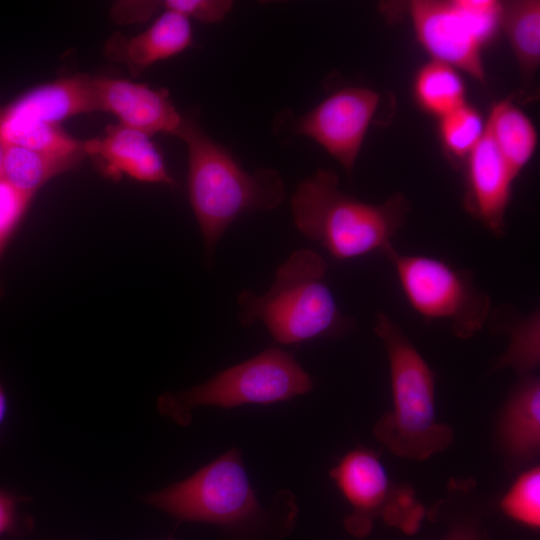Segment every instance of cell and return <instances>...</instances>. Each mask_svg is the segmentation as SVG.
<instances>
[{"label":"cell","mask_w":540,"mask_h":540,"mask_svg":"<svg viewBox=\"0 0 540 540\" xmlns=\"http://www.w3.org/2000/svg\"><path fill=\"white\" fill-rule=\"evenodd\" d=\"M175 136L187 146L188 197L208 256L240 215L273 210L282 203L285 185L278 171L269 167L245 171L196 119L183 116Z\"/></svg>","instance_id":"obj_1"},{"label":"cell","mask_w":540,"mask_h":540,"mask_svg":"<svg viewBox=\"0 0 540 540\" xmlns=\"http://www.w3.org/2000/svg\"><path fill=\"white\" fill-rule=\"evenodd\" d=\"M143 500L179 521L212 524L239 540L284 536L296 515L278 516L295 508L292 501L275 510L260 505L236 448Z\"/></svg>","instance_id":"obj_2"},{"label":"cell","mask_w":540,"mask_h":540,"mask_svg":"<svg viewBox=\"0 0 540 540\" xmlns=\"http://www.w3.org/2000/svg\"><path fill=\"white\" fill-rule=\"evenodd\" d=\"M331 169H318L300 181L291 198L297 229L339 260L383 252L410 210L408 198L396 193L381 204L342 192Z\"/></svg>","instance_id":"obj_3"},{"label":"cell","mask_w":540,"mask_h":540,"mask_svg":"<svg viewBox=\"0 0 540 540\" xmlns=\"http://www.w3.org/2000/svg\"><path fill=\"white\" fill-rule=\"evenodd\" d=\"M325 259L312 249L294 251L276 270L270 289L238 296L243 326L262 322L275 342L289 345L342 333L352 326L328 287Z\"/></svg>","instance_id":"obj_4"},{"label":"cell","mask_w":540,"mask_h":540,"mask_svg":"<svg viewBox=\"0 0 540 540\" xmlns=\"http://www.w3.org/2000/svg\"><path fill=\"white\" fill-rule=\"evenodd\" d=\"M375 333L389 361L393 409L374 426L378 441L395 455L424 460L448 448L452 428L435 419L433 374L402 329L385 313L375 318Z\"/></svg>","instance_id":"obj_5"},{"label":"cell","mask_w":540,"mask_h":540,"mask_svg":"<svg viewBox=\"0 0 540 540\" xmlns=\"http://www.w3.org/2000/svg\"><path fill=\"white\" fill-rule=\"evenodd\" d=\"M312 387L311 376L292 352L270 347L200 385L164 393L157 405L162 415L184 426L191 422V412L196 407L271 404L303 395Z\"/></svg>","instance_id":"obj_6"},{"label":"cell","mask_w":540,"mask_h":540,"mask_svg":"<svg viewBox=\"0 0 540 540\" xmlns=\"http://www.w3.org/2000/svg\"><path fill=\"white\" fill-rule=\"evenodd\" d=\"M92 111H96L92 76L78 74L39 85L0 108V143L78 155L82 142L65 132L60 123Z\"/></svg>","instance_id":"obj_7"},{"label":"cell","mask_w":540,"mask_h":540,"mask_svg":"<svg viewBox=\"0 0 540 540\" xmlns=\"http://www.w3.org/2000/svg\"><path fill=\"white\" fill-rule=\"evenodd\" d=\"M383 253L394 265L409 304L420 315L448 321L453 333L463 339L487 324L490 298L465 271L433 257L399 254L392 245Z\"/></svg>","instance_id":"obj_8"},{"label":"cell","mask_w":540,"mask_h":540,"mask_svg":"<svg viewBox=\"0 0 540 540\" xmlns=\"http://www.w3.org/2000/svg\"><path fill=\"white\" fill-rule=\"evenodd\" d=\"M501 2L414 0L409 15L416 38L432 60L485 82L484 45L499 27Z\"/></svg>","instance_id":"obj_9"},{"label":"cell","mask_w":540,"mask_h":540,"mask_svg":"<svg viewBox=\"0 0 540 540\" xmlns=\"http://www.w3.org/2000/svg\"><path fill=\"white\" fill-rule=\"evenodd\" d=\"M379 94L363 87H344L294 121L293 133L311 138L351 175Z\"/></svg>","instance_id":"obj_10"},{"label":"cell","mask_w":540,"mask_h":540,"mask_svg":"<svg viewBox=\"0 0 540 540\" xmlns=\"http://www.w3.org/2000/svg\"><path fill=\"white\" fill-rule=\"evenodd\" d=\"M96 111L115 115L119 124L149 136L175 135L183 116L173 105L166 89H154L128 79L92 76Z\"/></svg>","instance_id":"obj_11"},{"label":"cell","mask_w":540,"mask_h":540,"mask_svg":"<svg viewBox=\"0 0 540 540\" xmlns=\"http://www.w3.org/2000/svg\"><path fill=\"white\" fill-rule=\"evenodd\" d=\"M150 137L120 124L109 125L101 137L83 141V151L106 177L118 180L125 175L139 182L173 187L176 181Z\"/></svg>","instance_id":"obj_12"},{"label":"cell","mask_w":540,"mask_h":540,"mask_svg":"<svg viewBox=\"0 0 540 540\" xmlns=\"http://www.w3.org/2000/svg\"><path fill=\"white\" fill-rule=\"evenodd\" d=\"M466 160V208L493 234L502 235L516 176L500 154L486 127Z\"/></svg>","instance_id":"obj_13"},{"label":"cell","mask_w":540,"mask_h":540,"mask_svg":"<svg viewBox=\"0 0 540 540\" xmlns=\"http://www.w3.org/2000/svg\"><path fill=\"white\" fill-rule=\"evenodd\" d=\"M330 476L352 506L353 512L344 521L346 529L357 537L367 535L394 490L384 466L372 452L355 449L331 469Z\"/></svg>","instance_id":"obj_14"},{"label":"cell","mask_w":540,"mask_h":540,"mask_svg":"<svg viewBox=\"0 0 540 540\" xmlns=\"http://www.w3.org/2000/svg\"><path fill=\"white\" fill-rule=\"evenodd\" d=\"M161 12L147 29L135 36L113 34L104 46L107 58L124 64L132 75L137 76L156 62L174 57L192 46L190 19L174 11Z\"/></svg>","instance_id":"obj_15"},{"label":"cell","mask_w":540,"mask_h":540,"mask_svg":"<svg viewBox=\"0 0 540 540\" xmlns=\"http://www.w3.org/2000/svg\"><path fill=\"white\" fill-rule=\"evenodd\" d=\"M498 436L506 454L528 460L540 448V383L525 378L513 391L500 417Z\"/></svg>","instance_id":"obj_16"},{"label":"cell","mask_w":540,"mask_h":540,"mask_svg":"<svg viewBox=\"0 0 540 540\" xmlns=\"http://www.w3.org/2000/svg\"><path fill=\"white\" fill-rule=\"evenodd\" d=\"M1 178L21 192L34 197L36 192L56 176L75 168L83 159L0 143Z\"/></svg>","instance_id":"obj_17"},{"label":"cell","mask_w":540,"mask_h":540,"mask_svg":"<svg viewBox=\"0 0 540 540\" xmlns=\"http://www.w3.org/2000/svg\"><path fill=\"white\" fill-rule=\"evenodd\" d=\"M485 127L517 177L537 147V132L532 121L510 99H503L492 106Z\"/></svg>","instance_id":"obj_18"},{"label":"cell","mask_w":540,"mask_h":540,"mask_svg":"<svg viewBox=\"0 0 540 540\" xmlns=\"http://www.w3.org/2000/svg\"><path fill=\"white\" fill-rule=\"evenodd\" d=\"M495 330L509 336L505 353L496 368L511 367L519 374L531 372L540 361V315L534 311L530 315H519L512 307L502 306L490 313L488 321Z\"/></svg>","instance_id":"obj_19"},{"label":"cell","mask_w":540,"mask_h":540,"mask_svg":"<svg viewBox=\"0 0 540 540\" xmlns=\"http://www.w3.org/2000/svg\"><path fill=\"white\" fill-rule=\"evenodd\" d=\"M499 27L507 36L522 76L532 78L540 63V2H501Z\"/></svg>","instance_id":"obj_20"},{"label":"cell","mask_w":540,"mask_h":540,"mask_svg":"<svg viewBox=\"0 0 540 540\" xmlns=\"http://www.w3.org/2000/svg\"><path fill=\"white\" fill-rule=\"evenodd\" d=\"M413 92L418 105L438 118L466 104V88L458 70L434 60L418 70Z\"/></svg>","instance_id":"obj_21"},{"label":"cell","mask_w":540,"mask_h":540,"mask_svg":"<svg viewBox=\"0 0 540 540\" xmlns=\"http://www.w3.org/2000/svg\"><path fill=\"white\" fill-rule=\"evenodd\" d=\"M485 129L481 114L467 103L439 118V137L447 153L456 159L467 158Z\"/></svg>","instance_id":"obj_22"},{"label":"cell","mask_w":540,"mask_h":540,"mask_svg":"<svg viewBox=\"0 0 540 540\" xmlns=\"http://www.w3.org/2000/svg\"><path fill=\"white\" fill-rule=\"evenodd\" d=\"M229 0H137L133 2V13L138 22L149 19L158 11H174L187 18L203 23L222 21L233 8Z\"/></svg>","instance_id":"obj_23"},{"label":"cell","mask_w":540,"mask_h":540,"mask_svg":"<svg viewBox=\"0 0 540 540\" xmlns=\"http://www.w3.org/2000/svg\"><path fill=\"white\" fill-rule=\"evenodd\" d=\"M502 510L512 519L532 528L540 526V470L534 467L523 473L501 502Z\"/></svg>","instance_id":"obj_24"},{"label":"cell","mask_w":540,"mask_h":540,"mask_svg":"<svg viewBox=\"0 0 540 540\" xmlns=\"http://www.w3.org/2000/svg\"><path fill=\"white\" fill-rule=\"evenodd\" d=\"M32 199L0 177V262Z\"/></svg>","instance_id":"obj_25"},{"label":"cell","mask_w":540,"mask_h":540,"mask_svg":"<svg viewBox=\"0 0 540 540\" xmlns=\"http://www.w3.org/2000/svg\"><path fill=\"white\" fill-rule=\"evenodd\" d=\"M23 501H27V498L0 488V537L20 534L32 528L31 520L20 514Z\"/></svg>","instance_id":"obj_26"},{"label":"cell","mask_w":540,"mask_h":540,"mask_svg":"<svg viewBox=\"0 0 540 540\" xmlns=\"http://www.w3.org/2000/svg\"><path fill=\"white\" fill-rule=\"evenodd\" d=\"M8 412V400L4 387L0 381V433Z\"/></svg>","instance_id":"obj_27"},{"label":"cell","mask_w":540,"mask_h":540,"mask_svg":"<svg viewBox=\"0 0 540 540\" xmlns=\"http://www.w3.org/2000/svg\"><path fill=\"white\" fill-rule=\"evenodd\" d=\"M2 172V154H1V148H0V177Z\"/></svg>","instance_id":"obj_28"},{"label":"cell","mask_w":540,"mask_h":540,"mask_svg":"<svg viewBox=\"0 0 540 540\" xmlns=\"http://www.w3.org/2000/svg\"><path fill=\"white\" fill-rule=\"evenodd\" d=\"M166 540H174V539H173V537H169V538H167Z\"/></svg>","instance_id":"obj_29"}]
</instances>
